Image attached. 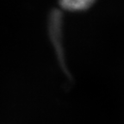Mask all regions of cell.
<instances>
[{
	"mask_svg": "<svg viewBox=\"0 0 124 124\" xmlns=\"http://www.w3.org/2000/svg\"><path fill=\"white\" fill-rule=\"evenodd\" d=\"M96 0H59L62 9L68 11L78 12L89 9Z\"/></svg>",
	"mask_w": 124,
	"mask_h": 124,
	"instance_id": "obj_1",
	"label": "cell"
}]
</instances>
